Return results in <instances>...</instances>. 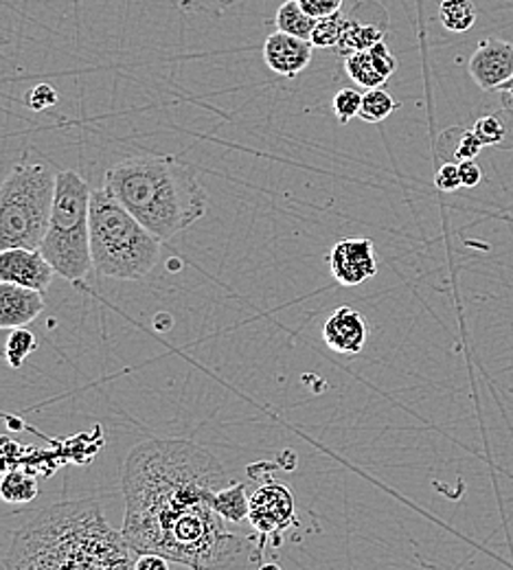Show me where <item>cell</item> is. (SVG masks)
<instances>
[{"instance_id": "1", "label": "cell", "mask_w": 513, "mask_h": 570, "mask_svg": "<svg viewBox=\"0 0 513 570\" xmlns=\"http://www.w3.org/2000/svg\"><path fill=\"white\" fill-rule=\"evenodd\" d=\"M220 459L187 439H147L124 463L121 533L137 553H156L189 570H259L264 535L233 531L216 509L228 488Z\"/></svg>"}, {"instance_id": "2", "label": "cell", "mask_w": 513, "mask_h": 570, "mask_svg": "<svg viewBox=\"0 0 513 570\" xmlns=\"http://www.w3.org/2000/svg\"><path fill=\"white\" fill-rule=\"evenodd\" d=\"M137 556L97 500H65L13 533L4 570H137Z\"/></svg>"}, {"instance_id": "3", "label": "cell", "mask_w": 513, "mask_h": 570, "mask_svg": "<svg viewBox=\"0 0 513 570\" xmlns=\"http://www.w3.org/2000/svg\"><path fill=\"white\" fill-rule=\"evenodd\" d=\"M103 185L160 242L194 226L209 207L196 169L169 154L119 160L106 171Z\"/></svg>"}, {"instance_id": "4", "label": "cell", "mask_w": 513, "mask_h": 570, "mask_svg": "<svg viewBox=\"0 0 513 570\" xmlns=\"http://www.w3.org/2000/svg\"><path fill=\"white\" fill-rule=\"evenodd\" d=\"M160 239L103 185L90 198V253L101 277L139 282L156 268Z\"/></svg>"}, {"instance_id": "5", "label": "cell", "mask_w": 513, "mask_h": 570, "mask_svg": "<svg viewBox=\"0 0 513 570\" xmlns=\"http://www.w3.org/2000/svg\"><path fill=\"white\" fill-rule=\"evenodd\" d=\"M58 174L22 158L0 185V248H40L56 200Z\"/></svg>"}, {"instance_id": "6", "label": "cell", "mask_w": 513, "mask_h": 570, "mask_svg": "<svg viewBox=\"0 0 513 570\" xmlns=\"http://www.w3.org/2000/svg\"><path fill=\"white\" fill-rule=\"evenodd\" d=\"M90 198L92 189L73 169L58 174L56 200L42 255L53 273L67 282H81L95 266L90 253Z\"/></svg>"}, {"instance_id": "7", "label": "cell", "mask_w": 513, "mask_h": 570, "mask_svg": "<svg viewBox=\"0 0 513 570\" xmlns=\"http://www.w3.org/2000/svg\"><path fill=\"white\" fill-rule=\"evenodd\" d=\"M248 522L259 535L273 540V547H282V535L298 524L290 488L270 479L259 485L250 497Z\"/></svg>"}, {"instance_id": "8", "label": "cell", "mask_w": 513, "mask_h": 570, "mask_svg": "<svg viewBox=\"0 0 513 570\" xmlns=\"http://www.w3.org/2000/svg\"><path fill=\"white\" fill-rule=\"evenodd\" d=\"M332 277L345 287L367 284L377 275V257L373 242L365 237H349L334 244L327 255Z\"/></svg>"}, {"instance_id": "9", "label": "cell", "mask_w": 513, "mask_h": 570, "mask_svg": "<svg viewBox=\"0 0 513 570\" xmlns=\"http://www.w3.org/2000/svg\"><path fill=\"white\" fill-rule=\"evenodd\" d=\"M53 268L40 248H0V284H16L47 292Z\"/></svg>"}, {"instance_id": "10", "label": "cell", "mask_w": 513, "mask_h": 570, "mask_svg": "<svg viewBox=\"0 0 513 570\" xmlns=\"http://www.w3.org/2000/svg\"><path fill=\"white\" fill-rule=\"evenodd\" d=\"M470 75L474 83L494 92L501 90L513 77V45L501 38L483 40L470 60Z\"/></svg>"}, {"instance_id": "11", "label": "cell", "mask_w": 513, "mask_h": 570, "mask_svg": "<svg viewBox=\"0 0 513 570\" xmlns=\"http://www.w3.org/2000/svg\"><path fill=\"white\" fill-rule=\"evenodd\" d=\"M367 338V321L354 307H338L325 321L323 341L336 354L356 356V354H361L365 350Z\"/></svg>"}, {"instance_id": "12", "label": "cell", "mask_w": 513, "mask_h": 570, "mask_svg": "<svg viewBox=\"0 0 513 570\" xmlns=\"http://www.w3.org/2000/svg\"><path fill=\"white\" fill-rule=\"evenodd\" d=\"M314 58V45L288 33L275 31L264 42V60L275 75L293 79L307 69Z\"/></svg>"}, {"instance_id": "13", "label": "cell", "mask_w": 513, "mask_h": 570, "mask_svg": "<svg viewBox=\"0 0 513 570\" xmlns=\"http://www.w3.org/2000/svg\"><path fill=\"white\" fill-rule=\"evenodd\" d=\"M345 71L363 88H382L388 77L397 71V60L386 47V42H377L371 49L358 51L345 58Z\"/></svg>"}, {"instance_id": "14", "label": "cell", "mask_w": 513, "mask_h": 570, "mask_svg": "<svg viewBox=\"0 0 513 570\" xmlns=\"http://www.w3.org/2000/svg\"><path fill=\"white\" fill-rule=\"evenodd\" d=\"M42 309V292L24 285L0 284V327H27Z\"/></svg>"}, {"instance_id": "15", "label": "cell", "mask_w": 513, "mask_h": 570, "mask_svg": "<svg viewBox=\"0 0 513 570\" xmlns=\"http://www.w3.org/2000/svg\"><path fill=\"white\" fill-rule=\"evenodd\" d=\"M368 16H361V9L354 7L352 13L347 16V24H345V33L341 38V42L336 45V53L343 58H349L358 51L371 49L377 42H384V33H386V16L377 18V20H367Z\"/></svg>"}, {"instance_id": "16", "label": "cell", "mask_w": 513, "mask_h": 570, "mask_svg": "<svg viewBox=\"0 0 513 570\" xmlns=\"http://www.w3.org/2000/svg\"><path fill=\"white\" fill-rule=\"evenodd\" d=\"M38 350V338L27 327H0V360L11 368H22L27 357Z\"/></svg>"}, {"instance_id": "17", "label": "cell", "mask_w": 513, "mask_h": 570, "mask_svg": "<svg viewBox=\"0 0 513 570\" xmlns=\"http://www.w3.org/2000/svg\"><path fill=\"white\" fill-rule=\"evenodd\" d=\"M472 130L483 147H513V112L501 110L485 115Z\"/></svg>"}, {"instance_id": "18", "label": "cell", "mask_w": 513, "mask_h": 570, "mask_svg": "<svg viewBox=\"0 0 513 570\" xmlns=\"http://www.w3.org/2000/svg\"><path fill=\"white\" fill-rule=\"evenodd\" d=\"M275 24H277V31H282V33H288V36L300 38V40H309L312 31L316 27V18H312L296 0H286L277 9Z\"/></svg>"}, {"instance_id": "19", "label": "cell", "mask_w": 513, "mask_h": 570, "mask_svg": "<svg viewBox=\"0 0 513 570\" xmlns=\"http://www.w3.org/2000/svg\"><path fill=\"white\" fill-rule=\"evenodd\" d=\"M437 147H447L445 151V158H450L447 163H461V160H467V158H476L483 149L481 141L476 139L474 130H461V128H450L445 130L440 137Z\"/></svg>"}, {"instance_id": "20", "label": "cell", "mask_w": 513, "mask_h": 570, "mask_svg": "<svg viewBox=\"0 0 513 570\" xmlns=\"http://www.w3.org/2000/svg\"><path fill=\"white\" fill-rule=\"evenodd\" d=\"M248 507L250 499L246 497V488L244 483H230L228 488H224L216 497V509L221 518L230 524H239L244 520H248Z\"/></svg>"}, {"instance_id": "21", "label": "cell", "mask_w": 513, "mask_h": 570, "mask_svg": "<svg viewBox=\"0 0 513 570\" xmlns=\"http://www.w3.org/2000/svg\"><path fill=\"white\" fill-rule=\"evenodd\" d=\"M440 22L452 33H465L476 22V7L472 0H441Z\"/></svg>"}, {"instance_id": "22", "label": "cell", "mask_w": 513, "mask_h": 570, "mask_svg": "<svg viewBox=\"0 0 513 570\" xmlns=\"http://www.w3.org/2000/svg\"><path fill=\"white\" fill-rule=\"evenodd\" d=\"M38 497V481L27 472H7L0 479V499L9 504H27Z\"/></svg>"}, {"instance_id": "23", "label": "cell", "mask_w": 513, "mask_h": 570, "mask_svg": "<svg viewBox=\"0 0 513 570\" xmlns=\"http://www.w3.org/2000/svg\"><path fill=\"white\" fill-rule=\"evenodd\" d=\"M395 110H397V104L384 88H368L363 95V106L358 117L367 124H379L388 119Z\"/></svg>"}, {"instance_id": "24", "label": "cell", "mask_w": 513, "mask_h": 570, "mask_svg": "<svg viewBox=\"0 0 513 570\" xmlns=\"http://www.w3.org/2000/svg\"><path fill=\"white\" fill-rule=\"evenodd\" d=\"M345 24H347V16H343L341 11L334 16L320 18L316 20L309 42L314 45V49H336V45L345 33Z\"/></svg>"}, {"instance_id": "25", "label": "cell", "mask_w": 513, "mask_h": 570, "mask_svg": "<svg viewBox=\"0 0 513 570\" xmlns=\"http://www.w3.org/2000/svg\"><path fill=\"white\" fill-rule=\"evenodd\" d=\"M361 106H363V95L356 88L338 90L332 101V110H334L338 124H343V126L361 115Z\"/></svg>"}, {"instance_id": "26", "label": "cell", "mask_w": 513, "mask_h": 570, "mask_svg": "<svg viewBox=\"0 0 513 570\" xmlns=\"http://www.w3.org/2000/svg\"><path fill=\"white\" fill-rule=\"evenodd\" d=\"M56 104H58V92L49 83H40L33 90H29V95H27V106L36 112H42Z\"/></svg>"}, {"instance_id": "27", "label": "cell", "mask_w": 513, "mask_h": 570, "mask_svg": "<svg viewBox=\"0 0 513 570\" xmlns=\"http://www.w3.org/2000/svg\"><path fill=\"white\" fill-rule=\"evenodd\" d=\"M435 187L440 191H456L461 187V176H458V163H443L440 171L435 174Z\"/></svg>"}, {"instance_id": "28", "label": "cell", "mask_w": 513, "mask_h": 570, "mask_svg": "<svg viewBox=\"0 0 513 570\" xmlns=\"http://www.w3.org/2000/svg\"><path fill=\"white\" fill-rule=\"evenodd\" d=\"M296 2L316 20L334 16L343 9V0H296Z\"/></svg>"}, {"instance_id": "29", "label": "cell", "mask_w": 513, "mask_h": 570, "mask_svg": "<svg viewBox=\"0 0 513 570\" xmlns=\"http://www.w3.org/2000/svg\"><path fill=\"white\" fill-rule=\"evenodd\" d=\"M458 176H461V187L472 189V187L481 185L483 169H481V165L474 158H467V160L458 163Z\"/></svg>"}, {"instance_id": "30", "label": "cell", "mask_w": 513, "mask_h": 570, "mask_svg": "<svg viewBox=\"0 0 513 570\" xmlns=\"http://www.w3.org/2000/svg\"><path fill=\"white\" fill-rule=\"evenodd\" d=\"M137 570H169V560L156 553H139L137 556Z\"/></svg>"}, {"instance_id": "31", "label": "cell", "mask_w": 513, "mask_h": 570, "mask_svg": "<svg viewBox=\"0 0 513 570\" xmlns=\"http://www.w3.org/2000/svg\"><path fill=\"white\" fill-rule=\"evenodd\" d=\"M501 92V101H503V110L513 112V77L499 90Z\"/></svg>"}, {"instance_id": "32", "label": "cell", "mask_w": 513, "mask_h": 570, "mask_svg": "<svg viewBox=\"0 0 513 570\" xmlns=\"http://www.w3.org/2000/svg\"><path fill=\"white\" fill-rule=\"evenodd\" d=\"M259 570H284L277 562H264L262 567H259Z\"/></svg>"}]
</instances>
